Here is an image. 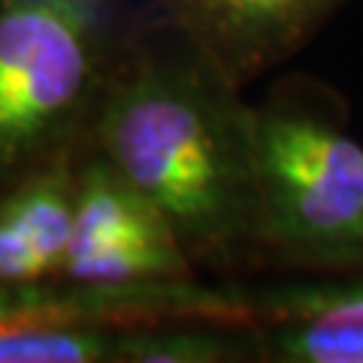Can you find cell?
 <instances>
[{"mask_svg": "<svg viewBox=\"0 0 363 363\" xmlns=\"http://www.w3.org/2000/svg\"><path fill=\"white\" fill-rule=\"evenodd\" d=\"M54 277L49 261L40 256L22 226L0 208V286H25Z\"/></svg>", "mask_w": 363, "mask_h": 363, "instance_id": "obj_9", "label": "cell"}, {"mask_svg": "<svg viewBox=\"0 0 363 363\" xmlns=\"http://www.w3.org/2000/svg\"><path fill=\"white\" fill-rule=\"evenodd\" d=\"M259 361V323L169 315L118 325L116 363Z\"/></svg>", "mask_w": 363, "mask_h": 363, "instance_id": "obj_5", "label": "cell"}, {"mask_svg": "<svg viewBox=\"0 0 363 363\" xmlns=\"http://www.w3.org/2000/svg\"><path fill=\"white\" fill-rule=\"evenodd\" d=\"M143 22L130 0H0V196L86 145Z\"/></svg>", "mask_w": 363, "mask_h": 363, "instance_id": "obj_2", "label": "cell"}, {"mask_svg": "<svg viewBox=\"0 0 363 363\" xmlns=\"http://www.w3.org/2000/svg\"><path fill=\"white\" fill-rule=\"evenodd\" d=\"M256 113L261 264L363 269V143L325 94L274 91Z\"/></svg>", "mask_w": 363, "mask_h": 363, "instance_id": "obj_3", "label": "cell"}, {"mask_svg": "<svg viewBox=\"0 0 363 363\" xmlns=\"http://www.w3.org/2000/svg\"><path fill=\"white\" fill-rule=\"evenodd\" d=\"M73 159L40 169L19 186H13L9 194L0 196V208L33 240L40 256L49 261L54 277L60 272V264L73 240V218H76Z\"/></svg>", "mask_w": 363, "mask_h": 363, "instance_id": "obj_6", "label": "cell"}, {"mask_svg": "<svg viewBox=\"0 0 363 363\" xmlns=\"http://www.w3.org/2000/svg\"><path fill=\"white\" fill-rule=\"evenodd\" d=\"M259 361L363 363V315L259 323Z\"/></svg>", "mask_w": 363, "mask_h": 363, "instance_id": "obj_8", "label": "cell"}, {"mask_svg": "<svg viewBox=\"0 0 363 363\" xmlns=\"http://www.w3.org/2000/svg\"><path fill=\"white\" fill-rule=\"evenodd\" d=\"M121 323L9 320L0 323V363H116Z\"/></svg>", "mask_w": 363, "mask_h": 363, "instance_id": "obj_7", "label": "cell"}, {"mask_svg": "<svg viewBox=\"0 0 363 363\" xmlns=\"http://www.w3.org/2000/svg\"><path fill=\"white\" fill-rule=\"evenodd\" d=\"M156 11L130 40L91 124V148L154 205L194 269L261 264L256 113Z\"/></svg>", "mask_w": 363, "mask_h": 363, "instance_id": "obj_1", "label": "cell"}, {"mask_svg": "<svg viewBox=\"0 0 363 363\" xmlns=\"http://www.w3.org/2000/svg\"><path fill=\"white\" fill-rule=\"evenodd\" d=\"M345 0H159V9L237 86L307 43Z\"/></svg>", "mask_w": 363, "mask_h": 363, "instance_id": "obj_4", "label": "cell"}]
</instances>
